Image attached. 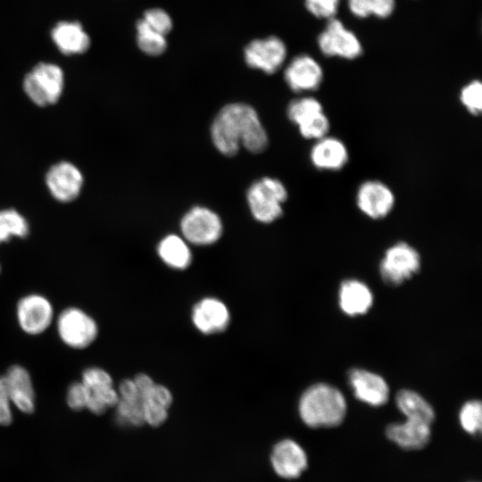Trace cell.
Returning a JSON list of instances; mask_svg holds the SVG:
<instances>
[{"instance_id": "277c9868", "label": "cell", "mask_w": 482, "mask_h": 482, "mask_svg": "<svg viewBox=\"0 0 482 482\" xmlns=\"http://www.w3.org/2000/svg\"><path fill=\"white\" fill-rule=\"evenodd\" d=\"M64 77L62 69L53 63H38L24 79L23 88L38 106L55 104L62 96Z\"/></svg>"}, {"instance_id": "6da1fadb", "label": "cell", "mask_w": 482, "mask_h": 482, "mask_svg": "<svg viewBox=\"0 0 482 482\" xmlns=\"http://www.w3.org/2000/svg\"><path fill=\"white\" fill-rule=\"evenodd\" d=\"M215 147L223 154H236L240 145L257 154L268 145L267 133L256 111L250 105L234 103L223 106L211 127Z\"/></svg>"}, {"instance_id": "484cf974", "label": "cell", "mask_w": 482, "mask_h": 482, "mask_svg": "<svg viewBox=\"0 0 482 482\" xmlns=\"http://www.w3.org/2000/svg\"><path fill=\"white\" fill-rule=\"evenodd\" d=\"M160 258L168 266L183 270L191 262V252L187 243L177 235L165 237L158 245Z\"/></svg>"}, {"instance_id": "cb8c5ba5", "label": "cell", "mask_w": 482, "mask_h": 482, "mask_svg": "<svg viewBox=\"0 0 482 482\" xmlns=\"http://www.w3.org/2000/svg\"><path fill=\"white\" fill-rule=\"evenodd\" d=\"M372 295L369 287L356 279H348L341 284L339 303L345 313L354 316L365 313L372 304Z\"/></svg>"}, {"instance_id": "30bf717a", "label": "cell", "mask_w": 482, "mask_h": 482, "mask_svg": "<svg viewBox=\"0 0 482 482\" xmlns=\"http://www.w3.org/2000/svg\"><path fill=\"white\" fill-rule=\"evenodd\" d=\"M20 328L28 335L36 336L46 331L54 318L50 301L38 294H30L21 298L16 307Z\"/></svg>"}, {"instance_id": "4dcf8cb0", "label": "cell", "mask_w": 482, "mask_h": 482, "mask_svg": "<svg viewBox=\"0 0 482 482\" xmlns=\"http://www.w3.org/2000/svg\"><path fill=\"white\" fill-rule=\"evenodd\" d=\"M297 127L304 138L316 141L328 135L330 123L325 112H322Z\"/></svg>"}, {"instance_id": "d6986e66", "label": "cell", "mask_w": 482, "mask_h": 482, "mask_svg": "<svg viewBox=\"0 0 482 482\" xmlns=\"http://www.w3.org/2000/svg\"><path fill=\"white\" fill-rule=\"evenodd\" d=\"M348 380L359 400L373 406H380L387 401L388 386L380 376L353 369L348 373Z\"/></svg>"}, {"instance_id": "ba28073f", "label": "cell", "mask_w": 482, "mask_h": 482, "mask_svg": "<svg viewBox=\"0 0 482 482\" xmlns=\"http://www.w3.org/2000/svg\"><path fill=\"white\" fill-rule=\"evenodd\" d=\"M87 390L86 409L100 415L115 407L119 395L111 375L98 367H90L82 372L81 380Z\"/></svg>"}, {"instance_id": "9c48e42d", "label": "cell", "mask_w": 482, "mask_h": 482, "mask_svg": "<svg viewBox=\"0 0 482 482\" xmlns=\"http://www.w3.org/2000/svg\"><path fill=\"white\" fill-rule=\"evenodd\" d=\"M133 379L142 399L145 422L152 427L162 425L168 417V410L172 403L170 390L155 384L145 374H138Z\"/></svg>"}, {"instance_id": "d590c367", "label": "cell", "mask_w": 482, "mask_h": 482, "mask_svg": "<svg viewBox=\"0 0 482 482\" xmlns=\"http://www.w3.org/2000/svg\"><path fill=\"white\" fill-rule=\"evenodd\" d=\"M11 400L4 376H0V425L7 426L12 420Z\"/></svg>"}, {"instance_id": "2e32d148", "label": "cell", "mask_w": 482, "mask_h": 482, "mask_svg": "<svg viewBox=\"0 0 482 482\" xmlns=\"http://www.w3.org/2000/svg\"><path fill=\"white\" fill-rule=\"evenodd\" d=\"M284 78L294 92L313 91L320 87L323 71L312 56L301 54L290 62L285 70Z\"/></svg>"}, {"instance_id": "7402d4cb", "label": "cell", "mask_w": 482, "mask_h": 482, "mask_svg": "<svg viewBox=\"0 0 482 482\" xmlns=\"http://www.w3.org/2000/svg\"><path fill=\"white\" fill-rule=\"evenodd\" d=\"M389 440L405 450H419L429 441L430 425L420 420L407 419L403 423H394L386 429Z\"/></svg>"}, {"instance_id": "8fae6325", "label": "cell", "mask_w": 482, "mask_h": 482, "mask_svg": "<svg viewBox=\"0 0 482 482\" xmlns=\"http://www.w3.org/2000/svg\"><path fill=\"white\" fill-rule=\"evenodd\" d=\"M287 56L284 42L270 36L251 41L244 50V57L248 66L265 73L276 72L283 64Z\"/></svg>"}, {"instance_id": "9a60e30c", "label": "cell", "mask_w": 482, "mask_h": 482, "mask_svg": "<svg viewBox=\"0 0 482 482\" xmlns=\"http://www.w3.org/2000/svg\"><path fill=\"white\" fill-rule=\"evenodd\" d=\"M270 462L276 474L287 479L300 477L308 465L304 450L291 439L281 440L274 445Z\"/></svg>"}, {"instance_id": "4fadbf2b", "label": "cell", "mask_w": 482, "mask_h": 482, "mask_svg": "<svg viewBox=\"0 0 482 482\" xmlns=\"http://www.w3.org/2000/svg\"><path fill=\"white\" fill-rule=\"evenodd\" d=\"M318 44L320 51L327 56L353 59L362 51L357 37L334 17L329 19L325 30L319 36Z\"/></svg>"}, {"instance_id": "8992f818", "label": "cell", "mask_w": 482, "mask_h": 482, "mask_svg": "<svg viewBox=\"0 0 482 482\" xmlns=\"http://www.w3.org/2000/svg\"><path fill=\"white\" fill-rule=\"evenodd\" d=\"M420 268L417 250L405 242H398L386 249L379 264L383 280L397 286L411 278Z\"/></svg>"}, {"instance_id": "5bb4252c", "label": "cell", "mask_w": 482, "mask_h": 482, "mask_svg": "<svg viewBox=\"0 0 482 482\" xmlns=\"http://www.w3.org/2000/svg\"><path fill=\"white\" fill-rule=\"evenodd\" d=\"M46 182L48 190L56 200L67 203L79 195L83 186V176L74 164L60 162L48 170Z\"/></svg>"}, {"instance_id": "44dd1931", "label": "cell", "mask_w": 482, "mask_h": 482, "mask_svg": "<svg viewBox=\"0 0 482 482\" xmlns=\"http://www.w3.org/2000/svg\"><path fill=\"white\" fill-rule=\"evenodd\" d=\"M117 391V421L123 426L134 427L145 423L142 399L134 379L121 381Z\"/></svg>"}, {"instance_id": "7a4b0ae2", "label": "cell", "mask_w": 482, "mask_h": 482, "mask_svg": "<svg viewBox=\"0 0 482 482\" xmlns=\"http://www.w3.org/2000/svg\"><path fill=\"white\" fill-rule=\"evenodd\" d=\"M345 412L342 393L327 384L310 386L299 402L300 417L311 428L336 427L343 421Z\"/></svg>"}, {"instance_id": "e0dca14e", "label": "cell", "mask_w": 482, "mask_h": 482, "mask_svg": "<svg viewBox=\"0 0 482 482\" xmlns=\"http://www.w3.org/2000/svg\"><path fill=\"white\" fill-rule=\"evenodd\" d=\"M348 159L345 143L328 135L316 140L310 152L311 162L319 170H339L346 165Z\"/></svg>"}, {"instance_id": "8d00e7d4", "label": "cell", "mask_w": 482, "mask_h": 482, "mask_svg": "<svg viewBox=\"0 0 482 482\" xmlns=\"http://www.w3.org/2000/svg\"><path fill=\"white\" fill-rule=\"evenodd\" d=\"M348 6L353 14L364 18L371 14L372 0H348Z\"/></svg>"}, {"instance_id": "3957f363", "label": "cell", "mask_w": 482, "mask_h": 482, "mask_svg": "<svg viewBox=\"0 0 482 482\" xmlns=\"http://www.w3.org/2000/svg\"><path fill=\"white\" fill-rule=\"evenodd\" d=\"M287 198V191L281 181L262 178L254 182L247 191V203L255 220L270 223L282 213V204Z\"/></svg>"}, {"instance_id": "e575fe53", "label": "cell", "mask_w": 482, "mask_h": 482, "mask_svg": "<svg viewBox=\"0 0 482 482\" xmlns=\"http://www.w3.org/2000/svg\"><path fill=\"white\" fill-rule=\"evenodd\" d=\"M340 0H305L309 12L319 18H333Z\"/></svg>"}, {"instance_id": "52a82bcc", "label": "cell", "mask_w": 482, "mask_h": 482, "mask_svg": "<svg viewBox=\"0 0 482 482\" xmlns=\"http://www.w3.org/2000/svg\"><path fill=\"white\" fill-rule=\"evenodd\" d=\"M180 229L184 237L198 245L216 242L222 233V223L217 213L212 210L195 206L182 218Z\"/></svg>"}, {"instance_id": "ffe728a7", "label": "cell", "mask_w": 482, "mask_h": 482, "mask_svg": "<svg viewBox=\"0 0 482 482\" xmlns=\"http://www.w3.org/2000/svg\"><path fill=\"white\" fill-rule=\"evenodd\" d=\"M192 320L202 333L213 334L227 328L229 322V312L221 301L215 298H204L195 305Z\"/></svg>"}, {"instance_id": "ac0fdd59", "label": "cell", "mask_w": 482, "mask_h": 482, "mask_svg": "<svg viewBox=\"0 0 482 482\" xmlns=\"http://www.w3.org/2000/svg\"><path fill=\"white\" fill-rule=\"evenodd\" d=\"M11 403L23 413L35 410V390L29 371L22 366H11L4 375Z\"/></svg>"}, {"instance_id": "f1b7e54d", "label": "cell", "mask_w": 482, "mask_h": 482, "mask_svg": "<svg viewBox=\"0 0 482 482\" xmlns=\"http://www.w3.org/2000/svg\"><path fill=\"white\" fill-rule=\"evenodd\" d=\"M321 112H324L323 107L318 99L305 96L293 100L287 113L288 119L298 126Z\"/></svg>"}, {"instance_id": "83f0119b", "label": "cell", "mask_w": 482, "mask_h": 482, "mask_svg": "<svg viewBox=\"0 0 482 482\" xmlns=\"http://www.w3.org/2000/svg\"><path fill=\"white\" fill-rule=\"evenodd\" d=\"M28 233V222L21 213L12 209L0 211V243L12 237H24Z\"/></svg>"}, {"instance_id": "603a6c76", "label": "cell", "mask_w": 482, "mask_h": 482, "mask_svg": "<svg viewBox=\"0 0 482 482\" xmlns=\"http://www.w3.org/2000/svg\"><path fill=\"white\" fill-rule=\"evenodd\" d=\"M58 49L64 54H82L90 46V38L77 21L59 22L51 32Z\"/></svg>"}, {"instance_id": "d4e9b609", "label": "cell", "mask_w": 482, "mask_h": 482, "mask_svg": "<svg viewBox=\"0 0 482 482\" xmlns=\"http://www.w3.org/2000/svg\"><path fill=\"white\" fill-rule=\"evenodd\" d=\"M396 404L407 419L420 420L431 425L435 412L430 404L419 394L411 390L398 392Z\"/></svg>"}, {"instance_id": "836d02e7", "label": "cell", "mask_w": 482, "mask_h": 482, "mask_svg": "<svg viewBox=\"0 0 482 482\" xmlns=\"http://www.w3.org/2000/svg\"><path fill=\"white\" fill-rule=\"evenodd\" d=\"M66 402L73 411L86 409L87 402V390L81 381L71 384L67 390Z\"/></svg>"}, {"instance_id": "f546056e", "label": "cell", "mask_w": 482, "mask_h": 482, "mask_svg": "<svg viewBox=\"0 0 482 482\" xmlns=\"http://www.w3.org/2000/svg\"><path fill=\"white\" fill-rule=\"evenodd\" d=\"M481 403L479 401L466 403L460 411V422L462 428L472 435L481 430Z\"/></svg>"}, {"instance_id": "d6a6232c", "label": "cell", "mask_w": 482, "mask_h": 482, "mask_svg": "<svg viewBox=\"0 0 482 482\" xmlns=\"http://www.w3.org/2000/svg\"><path fill=\"white\" fill-rule=\"evenodd\" d=\"M154 30L166 36L172 29V20L169 13L161 8H151L142 18Z\"/></svg>"}, {"instance_id": "5b68a950", "label": "cell", "mask_w": 482, "mask_h": 482, "mask_svg": "<svg viewBox=\"0 0 482 482\" xmlns=\"http://www.w3.org/2000/svg\"><path fill=\"white\" fill-rule=\"evenodd\" d=\"M56 327L61 340L73 349L88 347L98 335L96 320L77 307L64 309L57 318Z\"/></svg>"}, {"instance_id": "74e56055", "label": "cell", "mask_w": 482, "mask_h": 482, "mask_svg": "<svg viewBox=\"0 0 482 482\" xmlns=\"http://www.w3.org/2000/svg\"><path fill=\"white\" fill-rule=\"evenodd\" d=\"M395 0H372L371 14L379 17H388L394 11Z\"/></svg>"}, {"instance_id": "1f68e13d", "label": "cell", "mask_w": 482, "mask_h": 482, "mask_svg": "<svg viewBox=\"0 0 482 482\" xmlns=\"http://www.w3.org/2000/svg\"><path fill=\"white\" fill-rule=\"evenodd\" d=\"M460 100L467 111L478 115L482 110V85L478 80H473L462 87Z\"/></svg>"}, {"instance_id": "4316f807", "label": "cell", "mask_w": 482, "mask_h": 482, "mask_svg": "<svg viewBox=\"0 0 482 482\" xmlns=\"http://www.w3.org/2000/svg\"><path fill=\"white\" fill-rule=\"evenodd\" d=\"M137 43L145 54L156 56L162 54L167 48L165 36L154 30L143 19L136 25Z\"/></svg>"}, {"instance_id": "7c38bea8", "label": "cell", "mask_w": 482, "mask_h": 482, "mask_svg": "<svg viewBox=\"0 0 482 482\" xmlns=\"http://www.w3.org/2000/svg\"><path fill=\"white\" fill-rule=\"evenodd\" d=\"M356 205L367 217L380 220L393 210L395 197L391 188L379 180L362 182L356 192Z\"/></svg>"}]
</instances>
